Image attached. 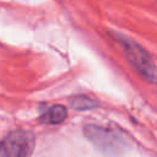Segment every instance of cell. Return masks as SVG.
<instances>
[{
  "label": "cell",
  "instance_id": "6da1fadb",
  "mask_svg": "<svg viewBox=\"0 0 157 157\" xmlns=\"http://www.w3.org/2000/svg\"><path fill=\"white\" fill-rule=\"evenodd\" d=\"M114 37L117 38V42L120 43V45L123 47V50L128 60L134 65V67L139 70L140 74L145 76L147 80L157 81V69L153 61L151 60V56L148 55V53L145 49H142L139 44L132 42L130 38L123 37L117 33L114 34Z\"/></svg>",
  "mask_w": 157,
  "mask_h": 157
},
{
  "label": "cell",
  "instance_id": "7a4b0ae2",
  "mask_svg": "<svg viewBox=\"0 0 157 157\" xmlns=\"http://www.w3.org/2000/svg\"><path fill=\"white\" fill-rule=\"evenodd\" d=\"M83 132L87 140H90L103 153H120L126 147L125 140L114 130L94 125H87L85 126Z\"/></svg>",
  "mask_w": 157,
  "mask_h": 157
},
{
  "label": "cell",
  "instance_id": "3957f363",
  "mask_svg": "<svg viewBox=\"0 0 157 157\" xmlns=\"http://www.w3.org/2000/svg\"><path fill=\"white\" fill-rule=\"evenodd\" d=\"M34 135L26 130H15L7 134L0 142V156L25 157L34 150Z\"/></svg>",
  "mask_w": 157,
  "mask_h": 157
},
{
  "label": "cell",
  "instance_id": "277c9868",
  "mask_svg": "<svg viewBox=\"0 0 157 157\" xmlns=\"http://www.w3.org/2000/svg\"><path fill=\"white\" fill-rule=\"evenodd\" d=\"M67 117V109L64 105H52L47 110L43 112V114L39 117V120L44 124H60L63 123Z\"/></svg>",
  "mask_w": 157,
  "mask_h": 157
},
{
  "label": "cell",
  "instance_id": "5b68a950",
  "mask_svg": "<svg viewBox=\"0 0 157 157\" xmlns=\"http://www.w3.org/2000/svg\"><path fill=\"white\" fill-rule=\"evenodd\" d=\"M70 107L75 110H88L98 107V102L86 96H77L70 99Z\"/></svg>",
  "mask_w": 157,
  "mask_h": 157
}]
</instances>
